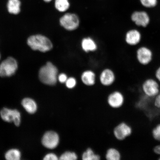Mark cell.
I'll return each mask as SVG.
<instances>
[{"label": "cell", "mask_w": 160, "mask_h": 160, "mask_svg": "<svg viewBox=\"0 0 160 160\" xmlns=\"http://www.w3.org/2000/svg\"><path fill=\"white\" fill-rule=\"evenodd\" d=\"M58 69L51 62H48L43 66L39 71V78L46 85H54L57 82Z\"/></svg>", "instance_id": "cell-1"}, {"label": "cell", "mask_w": 160, "mask_h": 160, "mask_svg": "<svg viewBox=\"0 0 160 160\" xmlns=\"http://www.w3.org/2000/svg\"><path fill=\"white\" fill-rule=\"evenodd\" d=\"M28 44L32 49L45 52L53 48L52 43L44 36L37 35L31 36L27 41Z\"/></svg>", "instance_id": "cell-2"}, {"label": "cell", "mask_w": 160, "mask_h": 160, "mask_svg": "<svg viewBox=\"0 0 160 160\" xmlns=\"http://www.w3.org/2000/svg\"><path fill=\"white\" fill-rule=\"evenodd\" d=\"M142 89L148 97L155 98L160 91V83L153 78H148L142 83Z\"/></svg>", "instance_id": "cell-3"}, {"label": "cell", "mask_w": 160, "mask_h": 160, "mask_svg": "<svg viewBox=\"0 0 160 160\" xmlns=\"http://www.w3.org/2000/svg\"><path fill=\"white\" fill-rule=\"evenodd\" d=\"M17 61L13 58L9 57L0 65V76L9 77L14 74L18 69Z\"/></svg>", "instance_id": "cell-4"}, {"label": "cell", "mask_w": 160, "mask_h": 160, "mask_svg": "<svg viewBox=\"0 0 160 160\" xmlns=\"http://www.w3.org/2000/svg\"><path fill=\"white\" fill-rule=\"evenodd\" d=\"M59 22L62 27L69 31L77 29L79 25V18L74 13L65 14L60 18Z\"/></svg>", "instance_id": "cell-5"}, {"label": "cell", "mask_w": 160, "mask_h": 160, "mask_svg": "<svg viewBox=\"0 0 160 160\" xmlns=\"http://www.w3.org/2000/svg\"><path fill=\"white\" fill-rule=\"evenodd\" d=\"M2 119L5 121L13 122L15 125L19 126L21 122V113L16 109L12 110L4 108L0 112Z\"/></svg>", "instance_id": "cell-6"}, {"label": "cell", "mask_w": 160, "mask_h": 160, "mask_svg": "<svg viewBox=\"0 0 160 160\" xmlns=\"http://www.w3.org/2000/svg\"><path fill=\"white\" fill-rule=\"evenodd\" d=\"M132 129L125 122H121L116 126L113 129V134L118 141H123L132 134Z\"/></svg>", "instance_id": "cell-7"}, {"label": "cell", "mask_w": 160, "mask_h": 160, "mask_svg": "<svg viewBox=\"0 0 160 160\" xmlns=\"http://www.w3.org/2000/svg\"><path fill=\"white\" fill-rule=\"evenodd\" d=\"M59 138L58 134L53 131L47 132L42 138V143L48 149H53L57 147L59 143Z\"/></svg>", "instance_id": "cell-8"}, {"label": "cell", "mask_w": 160, "mask_h": 160, "mask_svg": "<svg viewBox=\"0 0 160 160\" xmlns=\"http://www.w3.org/2000/svg\"><path fill=\"white\" fill-rule=\"evenodd\" d=\"M153 58V53L151 49L146 47H140L137 52V58L141 64L146 65L151 62Z\"/></svg>", "instance_id": "cell-9"}, {"label": "cell", "mask_w": 160, "mask_h": 160, "mask_svg": "<svg viewBox=\"0 0 160 160\" xmlns=\"http://www.w3.org/2000/svg\"><path fill=\"white\" fill-rule=\"evenodd\" d=\"M131 19L138 27H147L150 22L149 16L145 11H135L132 14Z\"/></svg>", "instance_id": "cell-10"}, {"label": "cell", "mask_w": 160, "mask_h": 160, "mask_svg": "<svg viewBox=\"0 0 160 160\" xmlns=\"http://www.w3.org/2000/svg\"><path fill=\"white\" fill-rule=\"evenodd\" d=\"M108 101L112 108L119 109L122 107L125 102L124 96L121 92L115 91L109 95Z\"/></svg>", "instance_id": "cell-11"}, {"label": "cell", "mask_w": 160, "mask_h": 160, "mask_svg": "<svg viewBox=\"0 0 160 160\" xmlns=\"http://www.w3.org/2000/svg\"><path fill=\"white\" fill-rule=\"evenodd\" d=\"M141 34L137 29L130 30L127 32L125 35L126 42L129 45H137L141 42Z\"/></svg>", "instance_id": "cell-12"}, {"label": "cell", "mask_w": 160, "mask_h": 160, "mask_svg": "<svg viewBox=\"0 0 160 160\" xmlns=\"http://www.w3.org/2000/svg\"><path fill=\"white\" fill-rule=\"evenodd\" d=\"M115 80L114 73L111 70L106 69L102 72L100 76V81L105 86H110L114 83Z\"/></svg>", "instance_id": "cell-13"}, {"label": "cell", "mask_w": 160, "mask_h": 160, "mask_svg": "<svg viewBox=\"0 0 160 160\" xmlns=\"http://www.w3.org/2000/svg\"><path fill=\"white\" fill-rule=\"evenodd\" d=\"M21 2L20 0H8L7 8L8 11L13 15L19 14L21 10Z\"/></svg>", "instance_id": "cell-14"}, {"label": "cell", "mask_w": 160, "mask_h": 160, "mask_svg": "<svg viewBox=\"0 0 160 160\" xmlns=\"http://www.w3.org/2000/svg\"><path fill=\"white\" fill-rule=\"evenodd\" d=\"M22 105L28 113H35L37 111V105L34 100L30 98H26L22 102Z\"/></svg>", "instance_id": "cell-15"}, {"label": "cell", "mask_w": 160, "mask_h": 160, "mask_svg": "<svg viewBox=\"0 0 160 160\" xmlns=\"http://www.w3.org/2000/svg\"><path fill=\"white\" fill-rule=\"evenodd\" d=\"M82 48L85 52L95 51L97 47L95 42L90 38H85L82 41Z\"/></svg>", "instance_id": "cell-16"}, {"label": "cell", "mask_w": 160, "mask_h": 160, "mask_svg": "<svg viewBox=\"0 0 160 160\" xmlns=\"http://www.w3.org/2000/svg\"><path fill=\"white\" fill-rule=\"evenodd\" d=\"M81 79L85 85L88 86L93 85L95 83V74L92 71H86L82 74Z\"/></svg>", "instance_id": "cell-17"}, {"label": "cell", "mask_w": 160, "mask_h": 160, "mask_svg": "<svg viewBox=\"0 0 160 160\" xmlns=\"http://www.w3.org/2000/svg\"><path fill=\"white\" fill-rule=\"evenodd\" d=\"M106 158L108 160H120L122 159V155L118 150L111 148L108 150Z\"/></svg>", "instance_id": "cell-18"}, {"label": "cell", "mask_w": 160, "mask_h": 160, "mask_svg": "<svg viewBox=\"0 0 160 160\" xmlns=\"http://www.w3.org/2000/svg\"><path fill=\"white\" fill-rule=\"evenodd\" d=\"M55 6L58 11L64 12L69 8L70 3L68 0H55Z\"/></svg>", "instance_id": "cell-19"}, {"label": "cell", "mask_w": 160, "mask_h": 160, "mask_svg": "<svg viewBox=\"0 0 160 160\" xmlns=\"http://www.w3.org/2000/svg\"><path fill=\"white\" fill-rule=\"evenodd\" d=\"M21 153L17 149H10L5 155L6 159L8 160H19L21 159Z\"/></svg>", "instance_id": "cell-20"}, {"label": "cell", "mask_w": 160, "mask_h": 160, "mask_svg": "<svg viewBox=\"0 0 160 160\" xmlns=\"http://www.w3.org/2000/svg\"><path fill=\"white\" fill-rule=\"evenodd\" d=\"M82 159L83 160H99L100 158L99 156L95 155L93 151L89 148L83 153Z\"/></svg>", "instance_id": "cell-21"}, {"label": "cell", "mask_w": 160, "mask_h": 160, "mask_svg": "<svg viewBox=\"0 0 160 160\" xmlns=\"http://www.w3.org/2000/svg\"><path fill=\"white\" fill-rule=\"evenodd\" d=\"M78 158L77 155L74 152H67L62 154L60 157L61 160H75Z\"/></svg>", "instance_id": "cell-22"}, {"label": "cell", "mask_w": 160, "mask_h": 160, "mask_svg": "<svg viewBox=\"0 0 160 160\" xmlns=\"http://www.w3.org/2000/svg\"><path fill=\"white\" fill-rule=\"evenodd\" d=\"M152 134L154 139L159 144L160 143V123L158 124L153 128Z\"/></svg>", "instance_id": "cell-23"}, {"label": "cell", "mask_w": 160, "mask_h": 160, "mask_svg": "<svg viewBox=\"0 0 160 160\" xmlns=\"http://www.w3.org/2000/svg\"><path fill=\"white\" fill-rule=\"evenodd\" d=\"M140 2L142 5L148 8L154 7L157 4V0H140Z\"/></svg>", "instance_id": "cell-24"}, {"label": "cell", "mask_w": 160, "mask_h": 160, "mask_svg": "<svg viewBox=\"0 0 160 160\" xmlns=\"http://www.w3.org/2000/svg\"><path fill=\"white\" fill-rule=\"evenodd\" d=\"M65 83L66 86L68 88L72 89L75 87L77 84V81L74 78L71 77L68 79Z\"/></svg>", "instance_id": "cell-25"}, {"label": "cell", "mask_w": 160, "mask_h": 160, "mask_svg": "<svg viewBox=\"0 0 160 160\" xmlns=\"http://www.w3.org/2000/svg\"><path fill=\"white\" fill-rule=\"evenodd\" d=\"M58 159L57 156L55 154L49 153L46 155L44 158V160H58Z\"/></svg>", "instance_id": "cell-26"}, {"label": "cell", "mask_w": 160, "mask_h": 160, "mask_svg": "<svg viewBox=\"0 0 160 160\" xmlns=\"http://www.w3.org/2000/svg\"><path fill=\"white\" fill-rule=\"evenodd\" d=\"M154 105L156 107L160 109V91L154 98Z\"/></svg>", "instance_id": "cell-27"}, {"label": "cell", "mask_w": 160, "mask_h": 160, "mask_svg": "<svg viewBox=\"0 0 160 160\" xmlns=\"http://www.w3.org/2000/svg\"><path fill=\"white\" fill-rule=\"evenodd\" d=\"M58 79L59 81L61 83H64L66 82L68 79L67 75L65 73H62L58 77Z\"/></svg>", "instance_id": "cell-28"}, {"label": "cell", "mask_w": 160, "mask_h": 160, "mask_svg": "<svg viewBox=\"0 0 160 160\" xmlns=\"http://www.w3.org/2000/svg\"><path fill=\"white\" fill-rule=\"evenodd\" d=\"M153 151L158 157V160H160V143L155 146L153 148Z\"/></svg>", "instance_id": "cell-29"}, {"label": "cell", "mask_w": 160, "mask_h": 160, "mask_svg": "<svg viewBox=\"0 0 160 160\" xmlns=\"http://www.w3.org/2000/svg\"><path fill=\"white\" fill-rule=\"evenodd\" d=\"M155 77V79L160 83V66L156 71Z\"/></svg>", "instance_id": "cell-30"}, {"label": "cell", "mask_w": 160, "mask_h": 160, "mask_svg": "<svg viewBox=\"0 0 160 160\" xmlns=\"http://www.w3.org/2000/svg\"><path fill=\"white\" fill-rule=\"evenodd\" d=\"M43 1L46 2L48 3L49 2H51L52 0H43Z\"/></svg>", "instance_id": "cell-31"}, {"label": "cell", "mask_w": 160, "mask_h": 160, "mask_svg": "<svg viewBox=\"0 0 160 160\" xmlns=\"http://www.w3.org/2000/svg\"><path fill=\"white\" fill-rule=\"evenodd\" d=\"M0 58H1V57H0Z\"/></svg>", "instance_id": "cell-32"}]
</instances>
